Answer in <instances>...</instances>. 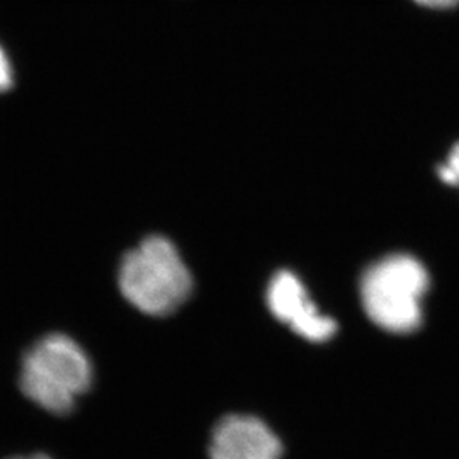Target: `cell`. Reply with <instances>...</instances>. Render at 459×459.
<instances>
[{
  "label": "cell",
  "instance_id": "6",
  "mask_svg": "<svg viewBox=\"0 0 459 459\" xmlns=\"http://www.w3.org/2000/svg\"><path fill=\"white\" fill-rule=\"evenodd\" d=\"M436 174L439 181L444 182L446 186L459 189V142L449 150L443 164L437 165Z\"/></svg>",
  "mask_w": 459,
  "mask_h": 459
},
{
  "label": "cell",
  "instance_id": "2",
  "mask_svg": "<svg viewBox=\"0 0 459 459\" xmlns=\"http://www.w3.org/2000/svg\"><path fill=\"white\" fill-rule=\"evenodd\" d=\"M119 290L136 310L152 316L176 312L193 291V278L178 247L152 235L119 265Z\"/></svg>",
  "mask_w": 459,
  "mask_h": 459
},
{
  "label": "cell",
  "instance_id": "1",
  "mask_svg": "<svg viewBox=\"0 0 459 459\" xmlns=\"http://www.w3.org/2000/svg\"><path fill=\"white\" fill-rule=\"evenodd\" d=\"M429 286V271L417 257L386 255L362 274V308L381 330L396 335L411 333L422 325Z\"/></svg>",
  "mask_w": 459,
  "mask_h": 459
},
{
  "label": "cell",
  "instance_id": "8",
  "mask_svg": "<svg viewBox=\"0 0 459 459\" xmlns=\"http://www.w3.org/2000/svg\"><path fill=\"white\" fill-rule=\"evenodd\" d=\"M417 5L432 11H449L458 7L459 0H413Z\"/></svg>",
  "mask_w": 459,
  "mask_h": 459
},
{
  "label": "cell",
  "instance_id": "9",
  "mask_svg": "<svg viewBox=\"0 0 459 459\" xmlns=\"http://www.w3.org/2000/svg\"><path fill=\"white\" fill-rule=\"evenodd\" d=\"M13 459H51L48 456H45V455H33V456H22V458H13Z\"/></svg>",
  "mask_w": 459,
  "mask_h": 459
},
{
  "label": "cell",
  "instance_id": "7",
  "mask_svg": "<svg viewBox=\"0 0 459 459\" xmlns=\"http://www.w3.org/2000/svg\"><path fill=\"white\" fill-rule=\"evenodd\" d=\"M14 83V70L13 64L5 53V49L0 47V94L7 92Z\"/></svg>",
  "mask_w": 459,
  "mask_h": 459
},
{
  "label": "cell",
  "instance_id": "3",
  "mask_svg": "<svg viewBox=\"0 0 459 459\" xmlns=\"http://www.w3.org/2000/svg\"><path fill=\"white\" fill-rule=\"evenodd\" d=\"M21 390L41 409L64 415L92 383V364L82 347L64 333H51L26 352Z\"/></svg>",
  "mask_w": 459,
  "mask_h": 459
},
{
  "label": "cell",
  "instance_id": "5",
  "mask_svg": "<svg viewBox=\"0 0 459 459\" xmlns=\"http://www.w3.org/2000/svg\"><path fill=\"white\" fill-rule=\"evenodd\" d=\"M282 444L271 427L252 415H229L214 427L212 459H281Z\"/></svg>",
  "mask_w": 459,
  "mask_h": 459
},
{
  "label": "cell",
  "instance_id": "4",
  "mask_svg": "<svg viewBox=\"0 0 459 459\" xmlns=\"http://www.w3.org/2000/svg\"><path fill=\"white\" fill-rule=\"evenodd\" d=\"M267 307L281 324L305 341L327 342L337 333V322L318 310L301 279L291 271H279L271 278Z\"/></svg>",
  "mask_w": 459,
  "mask_h": 459
}]
</instances>
